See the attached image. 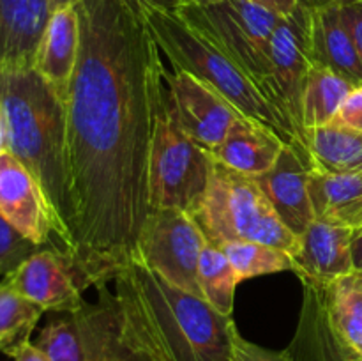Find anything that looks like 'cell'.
I'll use <instances>...</instances> for the list:
<instances>
[{
  "instance_id": "6da1fadb",
  "label": "cell",
  "mask_w": 362,
  "mask_h": 361,
  "mask_svg": "<svg viewBox=\"0 0 362 361\" xmlns=\"http://www.w3.org/2000/svg\"><path fill=\"white\" fill-rule=\"evenodd\" d=\"M67 113L73 253L81 290L136 260L151 212L148 158L166 101L161 50L136 0H80Z\"/></svg>"
},
{
  "instance_id": "7a4b0ae2",
  "label": "cell",
  "mask_w": 362,
  "mask_h": 361,
  "mask_svg": "<svg viewBox=\"0 0 362 361\" xmlns=\"http://www.w3.org/2000/svg\"><path fill=\"white\" fill-rule=\"evenodd\" d=\"M127 335L152 361H233L232 317L134 260L113 278Z\"/></svg>"
},
{
  "instance_id": "3957f363",
  "label": "cell",
  "mask_w": 362,
  "mask_h": 361,
  "mask_svg": "<svg viewBox=\"0 0 362 361\" xmlns=\"http://www.w3.org/2000/svg\"><path fill=\"white\" fill-rule=\"evenodd\" d=\"M0 110L7 151L34 176L49 205L55 250L73 253L69 145L66 103L34 66L0 67Z\"/></svg>"
},
{
  "instance_id": "277c9868",
  "label": "cell",
  "mask_w": 362,
  "mask_h": 361,
  "mask_svg": "<svg viewBox=\"0 0 362 361\" xmlns=\"http://www.w3.org/2000/svg\"><path fill=\"white\" fill-rule=\"evenodd\" d=\"M140 9L159 50L168 57L175 69L187 71L214 88L244 119L274 131L286 145H292L299 152L311 168L308 152L260 87L216 42L186 23L175 11L158 9L144 4H140Z\"/></svg>"
},
{
  "instance_id": "5b68a950",
  "label": "cell",
  "mask_w": 362,
  "mask_h": 361,
  "mask_svg": "<svg viewBox=\"0 0 362 361\" xmlns=\"http://www.w3.org/2000/svg\"><path fill=\"white\" fill-rule=\"evenodd\" d=\"M194 219L209 243L255 241L299 253L300 237L279 219L255 177L214 161L211 184Z\"/></svg>"
},
{
  "instance_id": "8992f818",
  "label": "cell",
  "mask_w": 362,
  "mask_h": 361,
  "mask_svg": "<svg viewBox=\"0 0 362 361\" xmlns=\"http://www.w3.org/2000/svg\"><path fill=\"white\" fill-rule=\"evenodd\" d=\"M175 13L205 38L216 42L260 87L269 103L279 113L272 96L269 62V41L276 25L281 20L278 14L251 0H218L212 4L184 0Z\"/></svg>"
},
{
  "instance_id": "52a82bcc",
  "label": "cell",
  "mask_w": 362,
  "mask_h": 361,
  "mask_svg": "<svg viewBox=\"0 0 362 361\" xmlns=\"http://www.w3.org/2000/svg\"><path fill=\"white\" fill-rule=\"evenodd\" d=\"M34 343L52 361H152L127 335L110 283L94 303L49 319Z\"/></svg>"
},
{
  "instance_id": "ba28073f",
  "label": "cell",
  "mask_w": 362,
  "mask_h": 361,
  "mask_svg": "<svg viewBox=\"0 0 362 361\" xmlns=\"http://www.w3.org/2000/svg\"><path fill=\"white\" fill-rule=\"evenodd\" d=\"M212 170V156L173 124L165 101L148 158L151 211L179 209L194 214L209 190Z\"/></svg>"
},
{
  "instance_id": "9c48e42d",
  "label": "cell",
  "mask_w": 362,
  "mask_h": 361,
  "mask_svg": "<svg viewBox=\"0 0 362 361\" xmlns=\"http://www.w3.org/2000/svg\"><path fill=\"white\" fill-rule=\"evenodd\" d=\"M205 243L193 214L179 209H152L138 237L136 260L173 285L200 296L198 262Z\"/></svg>"
},
{
  "instance_id": "30bf717a",
  "label": "cell",
  "mask_w": 362,
  "mask_h": 361,
  "mask_svg": "<svg viewBox=\"0 0 362 361\" xmlns=\"http://www.w3.org/2000/svg\"><path fill=\"white\" fill-rule=\"evenodd\" d=\"M311 11L300 6L292 16L279 20L269 41V62H271V87L279 113L286 120L296 137L306 149L304 142L300 103H303L304 81L311 64L310 46ZM310 154V152H308Z\"/></svg>"
},
{
  "instance_id": "8fae6325",
  "label": "cell",
  "mask_w": 362,
  "mask_h": 361,
  "mask_svg": "<svg viewBox=\"0 0 362 361\" xmlns=\"http://www.w3.org/2000/svg\"><path fill=\"white\" fill-rule=\"evenodd\" d=\"M166 112L177 127L211 152L225 140L239 113L214 88L182 69L165 74Z\"/></svg>"
},
{
  "instance_id": "7c38bea8",
  "label": "cell",
  "mask_w": 362,
  "mask_h": 361,
  "mask_svg": "<svg viewBox=\"0 0 362 361\" xmlns=\"http://www.w3.org/2000/svg\"><path fill=\"white\" fill-rule=\"evenodd\" d=\"M0 212L32 243L55 248V229L45 193L9 151L0 154Z\"/></svg>"
},
{
  "instance_id": "4fadbf2b",
  "label": "cell",
  "mask_w": 362,
  "mask_h": 361,
  "mask_svg": "<svg viewBox=\"0 0 362 361\" xmlns=\"http://www.w3.org/2000/svg\"><path fill=\"white\" fill-rule=\"evenodd\" d=\"M4 280L45 311L71 314L85 304L69 262L55 248L35 251Z\"/></svg>"
},
{
  "instance_id": "5bb4252c",
  "label": "cell",
  "mask_w": 362,
  "mask_h": 361,
  "mask_svg": "<svg viewBox=\"0 0 362 361\" xmlns=\"http://www.w3.org/2000/svg\"><path fill=\"white\" fill-rule=\"evenodd\" d=\"M292 361H362V353L339 331L320 285L303 282V304L296 335L286 347Z\"/></svg>"
},
{
  "instance_id": "9a60e30c",
  "label": "cell",
  "mask_w": 362,
  "mask_h": 361,
  "mask_svg": "<svg viewBox=\"0 0 362 361\" xmlns=\"http://www.w3.org/2000/svg\"><path fill=\"white\" fill-rule=\"evenodd\" d=\"M310 172L299 152L292 145H285L274 165L255 177L279 219L299 237L315 222L308 190Z\"/></svg>"
},
{
  "instance_id": "2e32d148",
  "label": "cell",
  "mask_w": 362,
  "mask_h": 361,
  "mask_svg": "<svg viewBox=\"0 0 362 361\" xmlns=\"http://www.w3.org/2000/svg\"><path fill=\"white\" fill-rule=\"evenodd\" d=\"M354 232L349 227L315 219L300 236L299 253L293 257V273L300 282L325 285L356 271Z\"/></svg>"
},
{
  "instance_id": "e0dca14e",
  "label": "cell",
  "mask_w": 362,
  "mask_h": 361,
  "mask_svg": "<svg viewBox=\"0 0 362 361\" xmlns=\"http://www.w3.org/2000/svg\"><path fill=\"white\" fill-rule=\"evenodd\" d=\"M80 55V20L76 7L53 11L35 55L34 67L67 103Z\"/></svg>"
},
{
  "instance_id": "ac0fdd59",
  "label": "cell",
  "mask_w": 362,
  "mask_h": 361,
  "mask_svg": "<svg viewBox=\"0 0 362 361\" xmlns=\"http://www.w3.org/2000/svg\"><path fill=\"white\" fill-rule=\"evenodd\" d=\"M49 16V0H0V67L34 66Z\"/></svg>"
},
{
  "instance_id": "d6986e66",
  "label": "cell",
  "mask_w": 362,
  "mask_h": 361,
  "mask_svg": "<svg viewBox=\"0 0 362 361\" xmlns=\"http://www.w3.org/2000/svg\"><path fill=\"white\" fill-rule=\"evenodd\" d=\"M285 145L274 131L239 117L226 133L225 140L209 154L219 165L257 177L274 165Z\"/></svg>"
},
{
  "instance_id": "ffe728a7",
  "label": "cell",
  "mask_w": 362,
  "mask_h": 361,
  "mask_svg": "<svg viewBox=\"0 0 362 361\" xmlns=\"http://www.w3.org/2000/svg\"><path fill=\"white\" fill-rule=\"evenodd\" d=\"M310 46L313 64L331 67L356 85H362V62L339 6L311 11Z\"/></svg>"
},
{
  "instance_id": "44dd1931",
  "label": "cell",
  "mask_w": 362,
  "mask_h": 361,
  "mask_svg": "<svg viewBox=\"0 0 362 361\" xmlns=\"http://www.w3.org/2000/svg\"><path fill=\"white\" fill-rule=\"evenodd\" d=\"M311 205L315 219L362 229V176L359 173L310 172Z\"/></svg>"
},
{
  "instance_id": "7402d4cb",
  "label": "cell",
  "mask_w": 362,
  "mask_h": 361,
  "mask_svg": "<svg viewBox=\"0 0 362 361\" xmlns=\"http://www.w3.org/2000/svg\"><path fill=\"white\" fill-rule=\"evenodd\" d=\"M311 170L362 176V133L327 124L304 131Z\"/></svg>"
},
{
  "instance_id": "603a6c76",
  "label": "cell",
  "mask_w": 362,
  "mask_h": 361,
  "mask_svg": "<svg viewBox=\"0 0 362 361\" xmlns=\"http://www.w3.org/2000/svg\"><path fill=\"white\" fill-rule=\"evenodd\" d=\"M357 85L322 64H311L304 81L300 119L303 130L332 124L339 108Z\"/></svg>"
},
{
  "instance_id": "cb8c5ba5",
  "label": "cell",
  "mask_w": 362,
  "mask_h": 361,
  "mask_svg": "<svg viewBox=\"0 0 362 361\" xmlns=\"http://www.w3.org/2000/svg\"><path fill=\"white\" fill-rule=\"evenodd\" d=\"M240 278L221 248L205 243L198 262L200 296L219 314L232 317L235 289Z\"/></svg>"
},
{
  "instance_id": "d4e9b609",
  "label": "cell",
  "mask_w": 362,
  "mask_h": 361,
  "mask_svg": "<svg viewBox=\"0 0 362 361\" xmlns=\"http://www.w3.org/2000/svg\"><path fill=\"white\" fill-rule=\"evenodd\" d=\"M329 314L346 340L362 353V271L320 285Z\"/></svg>"
},
{
  "instance_id": "484cf974",
  "label": "cell",
  "mask_w": 362,
  "mask_h": 361,
  "mask_svg": "<svg viewBox=\"0 0 362 361\" xmlns=\"http://www.w3.org/2000/svg\"><path fill=\"white\" fill-rule=\"evenodd\" d=\"M42 314L45 310L39 304L21 296L6 280H0V350L7 353L23 340H30Z\"/></svg>"
},
{
  "instance_id": "4316f807",
  "label": "cell",
  "mask_w": 362,
  "mask_h": 361,
  "mask_svg": "<svg viewBox=\"0 0 362 361\" xmlns=\"http://www.w3.org/2000/svg\"><path fill=\"white\" fill-rule=\"evenodd\" d=\"M221 250L232 262L240 282L262 275H272V273H293L292 255L271 244L255 243V241H233V243L223 244Z\"/></svg>"
},
{
  "instance_id": "83f0119b",
  "label": "cell",
  "mask_w": 362,
  "mask_h": 361,
  "mask_svg": "<svg viewBox=\"0 0 362 361\" xmlns=\"http://www.w3.org/2000/svg\"><path fill=\"white\" fill-rule=\"evenodd\" d=\"M46 246L32 243L0 212V280L16 271L28 257Z\"/></svg>"
},
{
  "instance_id": "f1b7e54d",
  "label": "cell",
  "mask_w": 362,
  "mask_h": 361,
  "mask_svg": "<svg viewBox=\"0 0 362 361\" xmlns=\"http://www.w3.org/2000/svg\"><path fill=\"white\" fill-rule=\"evenodd\" d=\"M233 361H292L286 350H271L250 342L239 333L233 335Z\"/></svg>"
},
{
  "instance_id": "f546056e",
  "label": "cell",
  "mask_w": 362,
  "mask_h": 361,
  "mask_svg": "<svg viewBox=\"0 0 362 361\" xmlns=\"http://www.w3.org/2000/svg\"><path fill=\"white\" fill-rule=\"evenodd\" d=\"M332 124L362 133V85H357L350 92Z\"/></svg>"
},
{
  "instance_id": "4dcf8cb0",
  "label": "cell",
  "mask_w": 362,
  "mask_h": 361,
  "mask_svg": "<svg viewBox=\"0 0 362 361\" xmlns=\"http://www.w3.org/2000/svg\"><path fill=\"white\" fill-rule=\"evenodd\" d=\"M339 11H341V18L345 21L346 28H349L350 35H352L357 55H359L362 62V2L339 6Z\"/></svg>"
},
{
  "instance_id": "1f68e13d",
  "label": "cell",
  "mask_w": 362,
  "mask_h": 361,
  "mask_svg": "<svg viewBox=\"0 0 362 361\" xmlns=\"http://www.w3.org/2000/svg\"><path fill=\"white\" fill-rule=\"evenodd\" d=\"M7 356L13 357V361H52L34 342L30 340H23L18 345L11 347L7 350Z\"/></svg>"
},
{
  "instance_id": "d6a6232c",
  "label": "cell",
  "mask_w": 362,
  "mask_h": 361,
  "mask_svg": "<svg viewBox=\"0 0 362 361\" xmlns=\"http://www.w3.org/2000/svg\"><path fill=\"white\" fill-rule=\"evenodd\" d=\"M251 2L272 11V13L278 14L279 18L292 16V14L300 7L299 0H251Z\"/></svg>"
},
{
  "instance_id": "836d02e7",
  "label": "cell",
  "mask_w": 362,
  "mask_h": 361,
  "mask_svg": "<svg viewBox=\"0 0 362 361\" xmlns=\"http://www.w3.org/2000/svg\"><path fill=\"white\" fill-rule=\"evenodd\" d=\"M352 253H354V265H356L357 271H362V229L354 232Z\"/></svg>"
},
{
  "instance_id": "e575fe53",
  "label": "cell",
  "mask_w": 362,
  "mask_h": 361,
  "mask_svg": "<svg viewBox=\"0 0 362 361\" xmlns=\"http://www.w3.org/2000/svg\"><path fill=\"white\" fill-rule=\"evenodd\" d=\"M138 4H144V6H151V7H158V9H165V11H177L179 9L180 4L184 0H136Z\"/></svg>"
},
{
  "instance_id": "d590c367",
  "label": "cell",
  "mask_w": 362,
  "mask_h": 361,
  "mask_svg": "<svg viewBox=\"0 0 362 361\" xmlns=\"http://www.w3.org/2000/svg\"><path fill=\"white\" fill-rule=\"evenodd\" d=\"M341 0H299V4L303 7L310 11H317V9H324V7L329 6H338Z\"/></svg>"
},
{
  "instance_id": "8d00e7d4",
  "label": "cell",
  "mask_w": 362,
  "mask_h": 361,
  "mask_svg": "<svg viewBox=\"0 0 362 361\" xmlns=\"http://www.w3.org/2000/svg\"><path fill=\"white\" fill-rule=\"evenodd\" d=\"M78 2H80V0H49V7H52L53 13V11L66 9V7H76Z\"/></svg>"
},
{
  "instance_id": "74e56055",
  "label": "cell",
  "mask_w": 362,
  "mask_h": 361,
  "mask_svg": "<svg viewBox=\"0 0 362 361\" xmlns=\"http://www.w3.org/2000/svg\"><path fill=\"white\" fill-rule=\"evenodd\" d=\"M7 151V133H6V120H4L2 110H0V154Z\"/></svg>"
},
{
  "instance_id": "f35d334b",
  "label": "cell",
  "mask_w": 362,
  "mask_h": 361,
  "mask_svg": "<svg viewBox=\"0 0 362 361\" xmlns=\"http://www.w3.org/2000/svg\"><path fill=\"white\" fill-rule=\"evenodd\" d=\"M189 2H194V4H212V2H218V0H189Z\"/></svg>"
},
{
  "instance_id": "ab89813d",
  "label": "cell",
  "mask_w": 362,
  "mask_h": 361,
  "mask_svg": "<svg viewBox=\"0 0 362 361\" xmlns=\"http://www.w3.org/2000/svg\"><path fill=\"white\" fill-rule=\"evenodd\" d=\"M354 2H362V0H341L338 6H346V4H354Z\"/></svg>"
}]
</instances>
